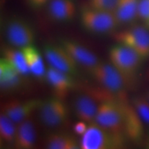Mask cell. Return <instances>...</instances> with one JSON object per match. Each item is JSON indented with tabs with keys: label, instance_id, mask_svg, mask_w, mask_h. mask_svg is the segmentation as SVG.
Listing matches in <instances>:
<instances>
[{
	"label": "cell",
	"instance_id": "cell-1",
	"mask_svg": "<svg viewBox=\"0 0 149 149\" xmlns=\"http://www.w3.org/2000/svg\"><path fill=\"white\" fill-rule=\"evenodd\" d=\"M126 101L128 98H122L115 95L102 98L94 122L104 129L126 136L124 106Z\"/></svg>",
	"mask_w": 149,
	"mask_h": 149
},
{
	"label": "cell",
	"instance_id": "cell-2",
	"mask_svg": "<svg viewBox=\"0 0 149 149\" xmlns=\"http://www.w3.org/2000/svg\"><path fill=\"white\" fill-rule=\"evenodd\" d=\"M126 136L104 129L93 122L89 124L86 131L81 136V149H120L126 146Z\"/></svg>",
	"mask_w": 149,
	"mask_h": 149
},
{
	"label": "cell",
	"instance_id": "cell-3",
	"mask_svg": "<svg viewBox=\"0 0 149 149\" xmlns=\"http://www.w3.org/2000/svg\"><path fill=\"white\" fill-rule=\"evenodd\" d=\"M98 84L110 93L120 97L127 98L128 81L111 62H102L88 70Z\"/></svg>",
	"mask_w": 149,
	"mask_h": 149
},
{
	"label": "cell",
	"instance_id": "cell-4",
	"mask_svg": "<svg viewBox=\"0 0 149 149\" xmlns=\"http://www.w3.org/2000/svg\"><path fill=\"white\" fill-rule=\"evenodd\" d=\"M79 20L86 31L94 34H109L120 26L113 13L93 8L87 4L80 10Z\"/></svg>",
	"mask_w": 149,
	"mask_h": 149
},
{
	"label": "cell",
	"instance_id": "cell-5",
	"mask_svg": "<svg viewBox=\"0 0 149 149\" xmlns=\"http://www.w3.org/2000/svg\"><path fill=\"white\" fill-rule=\"evenodd\" d=\"M109 56L110 62L128 81L135 77L144 59L131 48L120 44L110 48Z\"/></svg>",
	"mask_w": 149,
	"mask_h": 149
},
{
	"label": "cell",
	"instance_id": "cell-6",
	"mask_svg": "<svg viewBox=\"0 0 149 149\" xmlns=\"http://www.w3.org/2000/svg\"><path fill=\"white\" fill-rule=\"evenodd\" d=\"M113 38L117 44L131 48L142 58L149 57V30L146 26H131L115 33Z\"/></svg>",
	"mask_w": 149,
	"mask_h": 149
},
{
	"label": "cell",
	"instance_id": "cell-7",
	"mask_svg": "<svg viewBox=\"0 0 149 149\" xmlns=\"http://www.w3.org/2000/svg\"><path fill=\"white\" fill-rule=\"evenodd\" d=\"M4 33L8 44L19 49L33 45L35 40V30L31 24L17 17L10 18L7 21Z\"/></svg>",
	"mask_w": 149,
	"mask_h": 149
},
{
	"label": "cell",
	"instance_id": "cell-8",
	"mask_svg": "<svg viewBox=\"0 0 149 149\" xmlns=\"http://www.w3.org/2000/svg\"><path fill=\"white\" fill-rule=\"evenodd\" d=\"M39 118L44 126L50 128L60 127L68 117V109L64 100L53 97L42 100L38 108Z\"/></svg>",
	"mask_w": 149,
	"mask_h": 149
},
{
	"label": "cell",
	"instance_id": "cell-9",
	"mask_svg": "<svg viewBox=\"0 0 149 149\" xmlns=\"http://www.w3.org/2000/svg\"><path fill=\"white\" fill-rule=\"evenodd\" d=\"M43 55L48 66L70 75H77L79 65L61 45L46 44L43 48Z\"/></svg>",
	"mask_w": 149,
	"mask_h": 149
},
{
	"label": "cell",
	"instance_id": "cell-10",
	"mask_svg": "<svg viewBox=\"0 0 149 149\" xmlns=\"http://www.w3.org/2000/svg\"><path fill=\"white\" fill-rule=\"evenodd\" d=\"M95 95L91 93H81L74 99L72 107L74 115L79 120L87 124L95 122L100 102Z\"/></svg>",
	"mask_w": 149,
	"mask_h": 149
},
{
	"label": "cell",
	"instance_id": "cell-11",
	"mask_svg": "<svg viewBox=\"0 0 149 149\" xmlns=\"http://www.w3.org/2000/svg\"><path fill=\"white\" fill-rule=\"evenodd\" d=\"M41 102L42 100L37 99L26 101L13 100L3 104L1 112L18 124L33 115L35 111L38 110Z\"/></svg>",
	"mask_w": 149,
	"mask_h": 149
},
{
	"label": "cell",
	"instance_id": "cell-12",
	"mask_svg": "<svg viewBox=\"0 0 149 149\" xmlns=\"http://www.w3.org/2000/svg\"><path fill=\"white\" fill-rule=\"evenodd\" d=\"M79 66L90 70L100 62L98 57L84 46L69 39H63L60 44Z\"/></svg>",
	"mask_w": 149,
	"mask_h": 149
},
{
	"label": "cell",
	"instance_id": "cell-13",
	"mask_svg": "<svg viewBox=\"0 0 149 149\" xmlns=\"http://www.w3.org/2000/svg\"><path fill=\"white\" fill-rule=\"evenodd\" d=\"M46 79L53 91L54 96L64 100L74 87V76L48 66Z\"/></svg>",
	"mask_w": 149,
	"mask_h": 149
},
{
	"label": "cell",
	"instance_id": "cell-14",
	"mask_svg": "<svg viewBox=\"0 0 149 149\" xmlns=\"http://www.w3.org/2000/svg\"><path fill=\"white\" fill-rule=\"evenodd\" d=\"M37 128L33 115L17 124L13 146L17 149H31L37 141Z\"/></svg>",
	"mask_w": 149,
	"mask_h": 149
},
{
	"label": "cell",
	"instance_id": "cell-15",
	"mask_svg": "<svg viewBox=\"0 0 149 149\" xmlns=\"http://www.w3.org/2000/svg\"><path fill=\"white\" fill-rule=\"evenodd\" d=\"M124 130L127 139L131 141L141 140L144 133L143 121L136 112L131 102H125L124 106Z\"/></svg>",
	"mask_w": 149,
	"mask_h": 149
},
{
	"label": "cell",
	"instance_id": "cell-16",
	"mask_svg": "<svg viewBox=\"0 0 149 149\" xmlns=\"http://www.w3.org/2000/svg\"><path fill=\"white\" fill-rule=\"evenodd\" d=\"M24 76L17 70L6 59H0V87L4 93L17 91L23 86Z\"/></svg>",
	"mask_w": 149,
	"mask_h": 149
},
{
	"label": "cell",
	"instance_id": "cell-17",
	"mask_svg": "<svg viewBox=\"0 0 149 149\" xmlns=\"http://www.w3.org/2000/svg\"><path fill=\"white\" fill-rule=\"evenodd\" d=\"M48 13L56 22H70L76 14L75 3L74 0H51L48 3Z\"/></svg>",
	"mask_w": 149,
	"mask_h": 149
},
{
	"label": "cell",
	"instance_id": "cell-18",
	"mask_svg": "<svg viewBox=\"0 0 149 149\" xmlns=\"http://www.w3.org/2000/svg\"><path fill=\"white\" fill-rule=\"evenodd\" d=\"M31 74L40 80L46 79V70L42 54L36 47L31 45L22 48Z\"/></svg>",
	"mask_w": 149,
	"mask_h": 149
},
{
	"label": "cell",
	"instance_id": "cell-19",
	"mask_svg": "<svg viewBox=\"0 0 149 149\" xmlns=\"http://www.w3.org/2000/svg\"><path fill=\"white\" fill-rule=\"evenodd\" d=\"M139 0H118L113 12L119 25L133 22L138 17Z\"/></svg>",
	"mask_w": 149,
	"mask_h": 149
},
{
	"label": "cell",
	"instance_id": "cell-20",
	"mask_svg": "<svg viewBox=\"0 0 149 149\" xmlns=\"http://www.w3.org/2000/svg\"><path fill=\"white\" fill-rule=\"evenodd\" d=\"M3 57L6 59L24 77L31 74L26 59L22 49L13 46H4L2 51Z\"/></svg>",
	"mask_w": 149,
	"mask_h": 149
},
{
	"label": "cell",
	"instance_id": "cell-21",
	"mask_svg": "<svg viewBox=\"0 0 149 149\" xmlns=\"http://www.w3.org/2000/svg\"><path fill=\"white\" fill-rule=\"evenodd\" d=\"M46 146L49 149H77L79 142L71 134L65 132H55L47 136Z\"/></svg>",
	"mask_w": 149,
	"mask_h": 149
},
{
	"label": "cell",
	"instance_id": "cell-22",
	"mask_svg": "<svg viewBox=\"0 0 149 149\" xmlns=\"http://www.w3.org/2000/svg\"><path fill=\"white\" fill-rule=\"evenodd\" d=\"M17 124L1 112L0 114V141L3 145L13 146Z\"/></svg>",
	"mask_w": 149,
	"mask_h": 149
},
{
	"label": "cell",
	"instance_id": "cell-23",
	"mask_svg": "<svg viewBox=\"0 0 149 149\" xmlns=\"http://www.w3.org/2000/svg\"><path fill=\"white\" fill-rule=\"evenodd\" d=\"M131 103L143 122L146 124H149V102L146 97H135Z\"/></svg>",
	"mask_w": 149,
	"mask_h": 149
},
{
	"label": "cell",
	"instance_id": "cell-24",
	"mask_svg": "<svg viewBox=\"0 0 149 149\" xmlns=\"http://www.w3.org/2000/svg\"><path fill=\"white\" fill-rule=\"evenodd\" d=\"M117 1L118 0H88L86 4L93 8L113 13Z\"/></svg>",
	"mask_w": 149,
	"mask_h": 149
},
{
	"label": "cell",
	"instance_id": "cell-25",
	"mask_svg": "<svg viewBox=\"0 0 149 149\" xmlns=\"http://www.w3.org/2000/svg\"><path fill=\"white\" fill-rule=\"evenodd\" d=\"M138 17L144 22L149 21V0H139Z\"/></svg>",
	"mask_w": 149,
	"mask_h": 149
},
{
	"label": "cell",
	"instance_id": "cell-26",
	"mask_svg": "<svg viewBox=\"0 0 149 149\" xmlns=\"http://www.w3.org/2000/svg\"><path fill=\"white\" fill-rule=\"evenodd\" d=\"M88 126V124H87L86 122L79 120V122L74 124L73 127V130L75 135L79 136L83 135L85 133V132L86 131Z\"/></svg>",
	"mask_w": 149,
	"mask_h": 149
},
{
	"label": "cell",
	"instance_id": "cell-27",
	"mask_svg": "<svg viewBox=\"0 0 149 149\" xmlns=\"http://www.w3.org/2000/svg\"><path fill=\"white\" fill-rule=\"evenodd\" d=\"M51 0H29L30 5L34 8H40L49 3Z\"/></svg>",
	"mask_w": 149,
	"mask_h": 149
},
{
	"label": "cell",
	"instance_id": "cell-28",
	"mask_svg": "<svg viewBox=\"0 0 149 149\" xmlns=\"http://www.w3.org/2000/svg\"><path fill=\"white\" fill-rule=\"evenodd\" d=\"M146 97L147 100H148V102H149V91H148V92H147L146 95Z\"/></svg>",
	"mask_w": 149,
	"mask_h": 149
},
{
	"label": "cell",
	"instance_id": "cell-29",
	"mask_svg": "<svg viewBox=\"0 0 149 149\" xmlns=\"http://www.w3.org/2000/svg\"><path fill=\"white\" fill-rule=\"evenodd\" d=\"M145 24H146V26L148 28V29L149 30V21L145 22Z\"/></svg>",
	"mask_w": 149,
	"mask_h": 149
}]
</instances>
